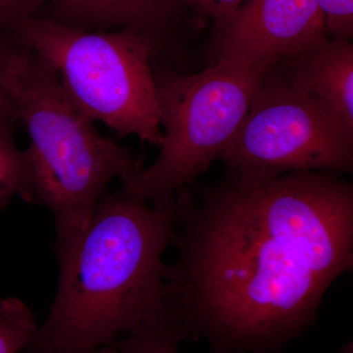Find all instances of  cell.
<instances>
[{"mask_svg":"<svg viewBox=\"0 0 353 353\" xmlns=\"http://www.w3.org/2000/svg\"><path fill=\"white\" fill-rule=\"evenodd\" d=\"M39 325L26 304L19 299L0 301V353H20Z\"/></svg>","mask_w":353,"mask_h":353,"instance_id":"cell-12","label":"cell"},{"mask_svg":"<svg viewBox=\"0 0 353 353\" xmlns=\"http://www.w3.org/2000/svg\"><path fill=\"white\" fill-rule=\"evenodd\" d=\"M48 0H0V32H13L26 21L38 17Z\"/></svg>","mask_w":353,"mask_h":353,"instance_id":"cell-14","label":"cell"},{"mask_svg":"<svg viewBox=\"0 0 353 353\" xmlns=\"http://www.w3.org/2000/svg\"><path fill=\"white\" fill-rule=\"evenodd\" d=\"M267 70L218 62L185 75L153 63L162 139L159 154L122 190L158 208L210 168L245 118Z\"/></svg>","mask_w":353,"mask_h":353,"instance_id":"cell-5","label":"cell"},{"mask_svg":"<svg viewBox=\"0 0 353 353\" xmlns=\"http://www.w3.org/2000/svg\"><path fill=\"white\" fill-rule=\"evenodd\" d=\"M16 122L0 123V210L14 197L32 202V173L27 150H20L14 139Z\"/></svg>","mask_w":353,"mask_h":353,"instance_id":"cell-11","label":"cell"},{"mask_svg":"<svg viewBox=\"0 0 353 353\" xmlns=\"http://www.w3.org/2000/svg\"><path fill=\"white\" fill-rule=\"evenodd\" d=\"M187 339L178 310L164 297L114 345L112 353H180Z\"/></svg>","mask_w":353,"mask_h":353,"instance_id":"cell-10","label":"cell"},{"mask_svg":"<svg viewBox=\"0 0 353 353\" xmlns=\"http://www.w3.org/2000/svg\"><path fill=\"white\" fill-rule=\"evenodd\" d=\"M164 294L188 339L215 353H269L305 333L353 265V185L333 172L192 183L175 199Z\"/></svg>","mask_w":353,"mask_h":353,"instance_id":"cell-1","label":"cell"},{"mask_svg":"<svg viewBox=\"0 0 353 353\" xmlns=\"http://www.w3.org/2000/svg\"><path fill=\"white\" fill-rule=\"evenodd\" d=\"M246 1L248 0H183V3L197 20L217 22L231 15Z\"/></svg>","mask_w":353,"mask_h":353,"instance_id":"cell-16","label":"cell"},{"mask_svg":"<svg viewBox=\"0 0 353 353\" xmlns=\"http://www.w3.org/2000/svg\"><path fill=\"white\" fill-rule=\"evenodd\" d=\"M292 90L313 97L353 130V44L328 39L275 65Z\"/></svg>","mask_w":353,"mask_h":353,"instance_id":"cell-9","label":"cell"},{"mask_svg":"<svg viewBox=\"0 0 353 353\" xmlns=\"http://www.w3.org/2000/svg\"><path fill=\"white\" fill-rule=\"evenodd\" d=\"M217 160L241 185L292 172L352 173L353 130L322 102L292 90L273 66Z\"/></svg>","mask_w":353,"mask_h":353,"instance_id":"cell-6","label":"cell"},{"mask_svg":"<svg viewBox=\"0 0 353 353\" xmlns=\"http://www.w3.org/2000/svg\"><path fill=\"white\" fill-rule=\"evenodd\" d=\"M17 43L18 39L13 32H0V123L7 121L17 122L12 101L4 83L7 62Z\"/></svg>","mask_w":353,"mask_h":353,"instance_id":"cell-15","label":"cell"},{"mask_svg":"<svg viewBox=\"0 0 353 353\" xmlns=\"http://www.w3.org/2000/svg\"><path fill=\"white\" fill-rule=\"evenodd\" d=\"M46 18L83 30H131L152 39L160 61L169 57L170 34L182 17L183 0H48Z\"/></svg>","mask_w":353,"mask_h":353,"instance_id":"cell-8","label":"cell"},{"mask_svg":"<svg viewBox=\"0 0 353 353\" xmlns=\"http://www.w3.org/2000/svg\"><path fill=\"white\" fill-rule=\"evenodd\" d=\"M214 24L211 64L266 70L329 39L316 0H248Z\"/></svg>","mask_w":353,"mask_h":353,"instance_id":"cell-7","label":"cell"},{"mask_svg":"<svg viewBox=\"0 0 353 353\" xmlns=\"http://www.w3.org/2000/svg\"><path fill=\"white\" fill-rule=\"evenodd\" d=\"M323 15L329 39H352L353 0H316Z\"/></svg>","mask_w":353,"mask_h":353,"instance_id":"cell-13","label":"cell"},{"mask_svg":"<svg viewBox=\"0 0 353 353\" xmlns=\"http://www.w3.org/2000/svg\"><path fill=\"white\" fill-rule=\"evenodd\" d=\"M175 224V205L158 208L122 189L106 194L82 233L57 248V296L20 353L112 352L164 299Z\"/></svg>","mask_w":353,"mask_h":353,"instance_id":"cell-2","label":"cell"},{"mask_svg":"<svg viewBox=\"0 0 353 353\" xmlns=\"http://www.w3.org/2000/svg\"><path fill=\"white\" fill-rule=\"evenodd\" d=\"M21 44L52 67L67 95L92 122L121 138L134 136L159 146L160 126L153 63L154 43L131 30H83L46 18L13 31Z\"/></svg>","mask_w":353,"mask_h":353,"instance_id":"cell-4","label":"cell"},{"mask_svg":"<svg viewBox=\"0 0 353 353\" xmlns=\"http://www.w3.org/2000/svg\"><path fill=\"white\" fill-rule=\"evenodd\" d=\"M4 83L16 121L31 139L28 157L32 173V202L52 213L57 248L75 240L92 217L109 185L134 180L143 161L97 131L70 99L55 70L18 41Z\"/></svg>","mask_w":353,"mask_h":353,"instance_id":"cell-3","label":"cell"}]
</instances>
